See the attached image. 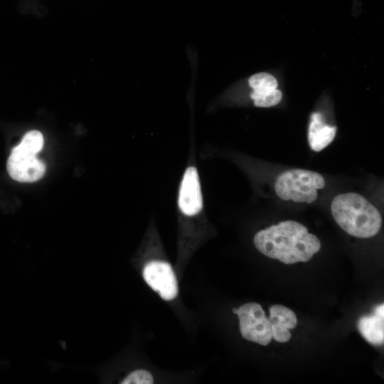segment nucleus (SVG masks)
<instances>
[{
  "instance_id": "nucleus-1",
  "label": "nucleus",
  "mask_w": 384,
  "mask_h": 384,
  "mask_svg": "<svg viewBox=\"0 0 384 384\" xmlns=\"http://www.w3.org/2000/svg\"><path fill=\"white\" fill-rule=\"evenodd\" d=\"M253 241L262 254L287 265L308 262L321 249L319 239L294 220L282 221L261 230Z\"/></svg>"
},
{
  "instance_id": "nucleus-2",
  "label": "nucleus",
  "mask_w": 384,
  "mask_h": 384,
  "mask_svg": "<svg viewBox=\"0 0 384 384\" xmlns=\"http://www.w3.org/2000/svg\"><path fill=\"white\" fill-rule=\"evenodd\" d=\"M331 211L336 223L352 236L371 238L381 228L380 212L358 193L349 192L337 195L331 202Z\"/></svg>"
},
{
  "instance_id": "nucleus-3",
  "label": "nucleus",
  "mask_w": 384,
  "mask_h": 384,
  "mask_svg": "<svg viewBox=\"0 0 384 384\" xmlns=\"http://www.w3.org/2000/svg\"><path fill=\"white\" fill-rule=\"evenodd\" d=\"M325 180L320 174L301 169H290L276 178L274 190L284 201L311 203L318 198V190L324 188Z\"/></svg>"
},
{
  "instance_id": "nucleus-4",
  "label": "nucleus",
  "mask_w": 384,
  "mask_h": 384,
  "mask_svg": "<svg viewBox=\"0 0 384 384\" xmlns=\"http://www.w3.org/2000/svg\"><path fill=\"white\" fill-rule=\"evenodd\" d=\"M240 331L242 336L250 341L267 346L272 339L269 318L262 306L256 302H249L238 308Z\"/></svg>"
},
{
  "instance_id": "nucleus-5",
  "label": "nucleus",
  "mask_w": 384,
  "mask_h": 384,
  "mask_svg": "<svg viewBox=\"0 0 384 384\" xmlns=\"http://www.w3.org/2000/svg\"><path fill=\"white\" fill-rule=\"evenodd\" d=\"M7 171L14 180L22 183L35 182L41 178L46 171V166L36 157V154L14 147L7 160Z\"/></svg>"
},
{
  "instance_id": "nucleus-6",
  "label": "nucleus",
  "mask_w": 384,
  "mask_h": 384,
  "mask_svg": "<svg viewBox=\"0 0 384 384\" xmlns=\"http://www.w3.org/2000/svg\"><path fill=\"white\" fill-rule=\"evenodd\" d=\"M142 275L147 284L166 301L175 299L178 284L171 265L163 260H153L146 262Z\"/></svg>"
},
{
  "instance_id": "nucleus-7",
  "label": "nucleus",
  "mask_w": 384,
  "mask_h": 384,
  "mask_svg": "<svg viewBox=\"0 0 384 384\" xmlns=\"http://www.w3.org/2000/svg\"><path fill=\"white\" fill-rule=\"evenodd\" d=\"M272 338L279 343H286L291 338L290 329L297 326V319L290 309L280 304L270 308L269 317Z\"/></svg>"
},
{
  "instance_id": "nucleus-8",
  "label": "nucleus",
  "mask_w": 384,
  "mask_h": 384,
  "mask_svg": "<svg viewBox=\"0 0 384 384\" xmlns=\"http://www.w3.org/2000/svg\"><path fill=\"white\" fill-rule=\"evenodd\" d=\"M336 133V127L329 126L324 122L319 112L312 113L308 129V142L311 149L319 152L329 145Z\"/></svg>"
},
{
  "instance_id": "nucleus-9",
  "label": "nucleus",
  "mask_w": 384,
  "mask_h": 384,
  "mask_svg": "<svg viewBox=\"0 0 384 384\" xmlns=\"http://www.w3.org/2000/svg\"><path fill=\"white\" fill-rule=\"evenodd\" d=\"M384 317L373 314L362 316L357 322L361 336L370 344L380 346L384 342Z\"/></svg>"
},
{
  "instance_id": "nucleus-10",
  "label": "nucleus",
  "mask_w": 384,
  "mask_h": 384,
  "mask_svg": "<svg viewBox=\"0 0 384 384\" xmlns=\"http://www.w3.org/2000/svg\"><path fill=\"white\" fill-rule=\"evenodd\" d=\"M255 106L257 107H270L277 105L282 100V94L276 89L254 90L250 93Z\"/></svg>"
},
{
  "instance_id": "nucleus-11",
  "label": "nucleus",
  "mask_w": 384,
  "mask_h": 384,
  "mask_svg": "<svg viewBox=\"0 0 384 384\" xmlns=\"http://www.w3.org/2000/svg\"><path fill=\"white\" fill-rule=\"evenodd\" d=\"M248 82L254 90L276 89L278 85L275 78L267 73H259L252 75Z\"/></svg>"
},
{
  "instance_id": "nucleus-12",
  "label": "nucleus",
  "mask_w": 384,
  "mask_h": 384,
  "mask_svg": "<svg viewBox=\"0 0 384 384\" xmlns=\"http://www.w3.org/2000/svg\"><path fill=\"white\" fill-rule=\"evenodd\" d=\"M18 146L24 150L37 154L43 146V135L37 130L30 131L24 135Z\"/></svg>"
},
{
  "instance_id": "nucleus-13",
  "label": "nucleus",
  "mask_w": 384,
  "mask_h": 384,
  "mask_svg": "<svg viewBox=\"0 0 384 384\" xmlns=\"http://www.w3.org/2000/svg\"><path fill=\"white\" fill-rule=\"evenodd\" d=\"M153 383V376L146 370H134L120 382L122 384H151Z\"/></svg>"
},
{
  "instance_id": "nucleus-14",
  "label": "nucleus",
  "mask_w": 384,
  "mask_h": 384,
  "mask_svg": "<svg viewBox=\"0 0 384 384\" xmlns=\"http://www.w3.org/2000/svg\"><path fill=\"white\" fill-rule=\"evenodd\" d=\"M373 314L378 316L384 317V304H380L374 308Z\"/></svg>"
}]
</instances>
